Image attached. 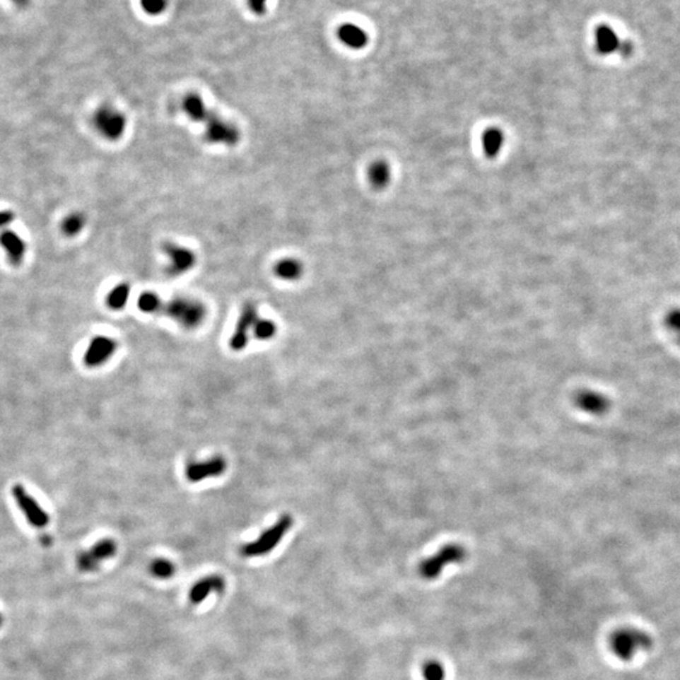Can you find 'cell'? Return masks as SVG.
I'll list each match as a JSON object with an SVG mask.
<instances>
[{
    "label": "cell",
    "instance_id": "obj_11",
    "mask_svg": "<svg viewBox=\"0 0 680 680\" xmlns=\"http://www.w3.org/2000/svg\"><path fill=\"white\" fill-rule=\"evenodd\" d=\"M116 346H117L115 340L111 339L109 336H104V335L95 336L87 348L83 360L88 367L101 365L105 362H107L110 357L115 353Z\"/></svg>",
    "mask_w": 680,
    "mask_h": 680
},
{
    "label": "cell",
    "instance_id": "obj_7",
    "mask_svg": "<svg viewBox=\"0 0 680 680\" xmlns=\"http://www.w3.org/2000/svg\"><path fill=\"white\" fill-rule=\"evenodd\" d=\"M163 251L167 256V271L170 276L184 275L196 265L197 257L189 248L179 246L175 243H165Z\"/></svg>",
    "mask_w": 680,
    "mask_h": 680
},
{
    "label": "cell",
    "instance_id": "obj_14",
    "mask_svg": "<svg viewBox=\"0 0 680 680\" xmlns=\"http://www.w3.org/2000/svg\"><path fill=\"white\" fill-rule=\"evenodd\" d=\"M116 553V544L111 539H104L98 542L96 546H93L87 553H83L80 558L81 568L83 570H93L96 565L110 558Z\"/></svg>",
    "mask_w": 680,
    "mask_h": 680
},
{
    "label": "cell",
    "instance_id": "obj_25",
    "mask_svg": "<svg viewBox=\"0 0 680 680\" xmlns=\"http://www.w3.org/2000/svg\"><path fill=\"white\" fill-rule=\"evenodd\" d=\"M85 225V217L80 213L69 214L62 222V231L66 236H76Z\"/></svg>",
    "mask_w": 680,
    "mask_h": 680
},
{
    "label": "cell",
    "instance_id": "obj_5",
    "mask_svg": "<svg viewBox=\"0 0 680 680\" xmlns=\"http://www.w3.org/2000/svg\"><path fill=\"white\" fill-rule=\"evenodd\" d=\"M467 557V551L457 544H449L441 548L438 553L422 561L418 572L425 580H435L440 576L445 567L460 563Z\"/></svg>",
    "mask_w": 680,
    "mask_h": 680
},
{
    "label": "cell",
    "instance_id": "obj_6",
    "mask_svg": "<svg viewBox=\"0 0 680 680\" xmlns=\"http://www.w3.org/2000/svg\"><path fill=\"white\" fill-rule=\"evenodd\" d=\"M93 125L105 139L116 141L125 133L127 117L115 107L104 105L95 112Z\"/></svg>",
    "mask_w": 680,
    "mask_h": 680
},
{
    "label": "cell",
    "instance_id": "obj_21",
    "mask_svg": "<svg viewBox=\"0 0 680 680\" xmlns=\"http://www.w3.org/2000/svg\"><path fill=\"white\" fill-rule=\"evenodd\" d=\"M129 295H130L129 283H122L116 285L115 288L110 291L107 298H106L107 306L112 310H122V309H124V306L127 305Z\"/></svg>",
    "mask_w": 680,
    "mask_h": 680
},
{
    "label": "cell",
    "instance_id": "obj_1",
    "mask_svg": "<svg viewBox=\"0 0 680 680\" xmlns=\"http://www.w3.org/2000/svg\"><path fill=\"white\" fill-rule=\"evenodd\" d=\"M183 111L192 122L204 124V139L214 145L235 146L240 141V131L233 124L225 122L213 110H209L203 98L197 93H189L183 100Z\"/></svg>",
    "mask_w": 680,
    "mask_h": 680
},
{
    "label": "cell",
    "instance_id": "obj_19",
    "mask_svg": "<svg viewBox=\"0 0 680 680\" xmlns=\"http://www.w3.org/2000/svg\"><path fill=\"white\" fill-rule=\"evenodd\" d=\"M368 179L375 189H383L391 182V168L386 162H375L369 167Z\"/></svg>",
    "mask_w": 680,
    "mask_h": 680
},
{
    "label": "cell",
    "instance_id": "obj_24",
    "mask_svg": "<svg viewBox=\"0 0 680 680\" xmlns=\"http://www.w3.org/2000/svg\"><path fill=\"white\" fill-rule=\"evenodd\" d=\"M252 330H254L256 339L270 340L274 338V335L276 334L277 327L276 324L274 323L272 320L259 319V320L254 323Z\"/></svg>",
    "mask_w": 680,
    "mask_h": 680
},
{
    "label": "cell",
    "instance_id": "obj_2",
    "mask_svg": "<svg viewBox=\"0 0 680 680\" xmlns=\"http://www.w3.org/2000/svg\"><path fill=\"white\" fill-rule=\"evenodd\" d=\"M652 644V636L640 628H620L610 638L611 652L623 662H630L638 652L650 650Z\"/></svg>",
    "mask_w": 680,
    "mask_h": 680
},
{
    "label": "cell",
    "instance_id": "obj_8",
    "mask_svg": "<svg viewBox=\"0 0 680 680\" xmlns=\"http://www.w3.org/2000/svg\"><path fill=\"white\" fill-rule=\"evenodd\" d=\"M227 470V462L222 456H213L204 462H189L185 467V476L191 483H199L208 478H218Z\"/></svg>",
    "mask_w": 680,
    "mask_h": 680
},
{
    "label": "cell",
    "instance_id": "obj_29",
    "mask_svg": "<svg viewBox=\"0 0 680 680\" xmlns=\"http://www.w3.org/2000/svg\"><path fill=\"white\" fill-rule=\"evenodd\" d=\"M247 3L248 8H250L251 12L254 13L256 16H262V14L266 12L267 0H247Z\"/></svg>",
    "mask_w": 680,
    "mask_h": 680
},
{
    "label": "cell",
    "instance_id": "obj_12",
    "mask_svg": "<svg viewBox=\"0 0 680 680\" xmlns=\"http://www.w3.org/2000/svg\"><path fill=\"white\" fill-rule=\"evenodd\" d=\"M623 41L619 38L616 30L609 24H599L594 30V47L596 51L602 56H610L612 53L620 52Z\"/></svg>",
    "mask_w": 680,
    "mask_h": 680
},
{
    "label": "cell",
    "instance_id": "obj_20",
    "mask_svg": "<svg viewBox=\"0 0 680 680\" xmlns=\"http://www.w3.org/2000/svg\"><path fill=\"white\" fill-rule=\"evenodd\" d=\"M504 141H505L504 134L499 129L496 127L488 129L481 138V144H483L485 154L489 158H496L503 149Z\"/></svg>",
    "mask_w": 680,
    "mask_h": 680
},
{
    "label": "cell",
    "instance_id": "obj_22",
    "mask_svg": "<svg viewBox=\"0 0 680 680\" xmlns=\"http://www.w3.org/2000/svg\"><path fill=\"white\" fill-rule=\"evenodd\" d=\"M150 573L156 578L168 580L175 573V565L173 562L165 558H156L150 563Z\"/></svg>",
    "mask_w": 680,
    "mask_h": 680
},
{
    "label": "cell",
    "instance_id": "obj_3",
    "mask_svg": "<svg viewBox=\"0 0 680 680\" xmlns=\"http://www.w3.org/2000/svg\"><path fill=\"white\" fill-rule=\"evenodd\" d=\"M184 329H196L202 325L207 317V309L201 301L192 298H174L162 303L160 312Z\"/></svg>",
    "mask_w": 680,
    "mask_h": 680
},
{
    "label": "cell",
    "instance_id": "obj_4",
    "mask_svg": "<svg viewBox=\"0 0 680 680\" xmlns=\"http://www.w3.org/2000/svg\"><path fill=\"white\" fill-rule=\"evenodd\" d=\"M293 525L294 519L285 514L279 518L275 524L261 533L256 541L243 544L240 552L246 558H254L270 553L279 546V543L283 541V537L286 536Z\"/></svg>",
    "mask_w": 680,
    "mask_h": 680
},
{
    "label": "cell",
    "instance_id": "obj_27",
    "mask_svg": "<svg viewBox=\"0 0 680 680\" xmlns=\"http://www.w3.org/2000/svg\"><path fill=\"white\" fill-rule=\"evenodd\" d=\"M140 6L146 14L156 17L165 12L168 0H140Z\"/></svg>",
    "mask_w": 680,
    "mask_h": 680
},
{
    "label": "cell",
    "instance_id": "obj_13",
    "mask_svg": "<svg viewBox=\"0 0 680 680\" xmlns=\"http://www.w3.org/2000/svg\"><path fill=\"white\" fill-rule=\"evenodd\" d=\"M225 580L222 577L217 576V575L204 577L191 588L189 601L193 605L202 604L203 601L207 599L209 594H213V592L222 594L225 591Z\"/></svg>",
    "mask_w": 680,
    "mask_h": 680
},
{
    "label": "cell",
    "instance_id": "obj_16",
    "mask_svg": "<svg viewBox=\"0 0 680 680\" xmlns=\"http://www.w3.org/2000/svg\"><path fill=\"white\" fill-rule=\"evenodd\" d=\"M0 246L6 250L8 259L13 265H19L25 254V243L16 232L4 231L0 233Z\"/></svg>",
    "mask_w": 680,
    "mask_h": 680
},
{
    "label": "cell",
    "instance_id": "obj_31",
    "mask_svg": "<svg viewBox=\"0 0 680 680\" xmlns=\"http://www.w3.org/2000/svg\"><path fill=\"white\" fill-rule=\"evenodd\" d=\"M13 6H17L18 9H24L30 4V0H8Z\"/></svg>",
    "mask_w": 680,
    "mask_h": 680
},
{
    "label": "cell",
    "instance_id": "obj_17",
    "mask_svg": "<svg viewBox=\"0 0 680 680\" xmlns=\"http://www.w3.org/2000/svg\"><path fill=\"white\" fill-rule=\"evenodd\" d=\"M576 404L582 411L587 412V414H592V415H601V414L606 412V409H609L607 398L604 397L599 393L591 392V391H583V392L578 393L576 397Z\"/></svg>",
    "mask_w": 680,
    "mask_h": 680
},
{
    "label": "cell",
    "instance_id": "obj_9",
    "mask_svg": "<svg viewBox=\"0 0 680 680\" xmlns=\"http://www.w3.org/2000/svg\"><path fill=\"white\" fill-rule=\"evenodd\" d=\"M259 320V312L254 304H246L243 306L241 315L237 322L236 330L232 334L230 346L232 351L240 352L245 349L248 343V332L254 328V323Z\"/></svg>",
    "mask_w": 680,
    "mask_h": 680
},
{
    "label": "cell",
    "instance_id": "obj_15",
    "mask_svg": "<svg viewBox=\"0 0 680 680\" xmlns=\"http://www.w3.org/2000/svg\"><path fill=\"white\" fill-rule=\"evenodd\" d=\"M339 41L352 49H362L368 43V35L357 24L344 23L338 29Z\"/></svg>",
    "mask_w": 680,
    "mask_h": 680
},
{
    "label": "cell",
    "instance_id": "obj_18",
    "mask_svg": "<svg viewBox=\"0 0 680 680\" xmlns=\"http://www.w3.org/2000/svg\"><path fill=\"white\" fill-rule=\"evenodd\" d=\"M275 275L285 281H296L304 274L301 262L295 259H281L275 266Z\"/></svg>",
    "mask_w": 680,
    "mask_h": 680
},
{
    "label": "cell",
    "instance_id": "obj_26",
    "mask_svg": "<svg viewBox=\"0 0 680 680\" xmlns=\"http://www.w3.org/2000/svg\"><path fill=\"white\" fill-rule=\"evenodd\" d=\"M445 668L442 667V664L438 663V662H427L423 668H422V675L425 680H444L445 679Z\"/></svg>",
    "mask_w": 680,
    "mask_h": 680
},
{
    "label": "cell",
    "instance_id": "obj_10",
    "mask_svg": "<svg viewBox=\"0 0 680 680\" xmlns=\"http://www.w3.org/2000/svg\"><path fill=\"white\" fill-rule=\"evenodd\" d=\"M13 496L16 498V502L23 512L24 515L28 519L30 524L42 528L48 524L49 518L46 512L42 509L38 503L35 502L32 496L27 494V491L22 485H16L13 489Z\"/></svg>",
    "mask_w": 680,
    "mask_h": 680
},
{
    "label": "cell",
    "instance_id": "obj_23",
    "mask_svg": "<svg viewBox=\"0 0 680 680\" xmlns=\"http://www.w3.org/2000/svg\"><path fill=\"white\" fill-rule=\"evenodd\" d=\"M163 300L154 293H144L138 299V307L146 314H154L160 312Z\"/></svg>",
    "mask_w": 680,
    "mask_h": 680
},
{
    "label": "cell",
    "instance_id": "obj_28",
    "mask_svg": "<svg viewBox=\"0 0 680 680\" xmlns=\"http://www.w3.org/2000/svg\"><path fill=\"white\" fill-rule=\"evenodd\" d=\"M665 327L680 344V309L669 312L665 317Z\"/></svg>",
    "mask_w": 680,
    "mask_h": 680
},
{
    "label": "cell",
    "instance_id": "obj_30",
    "mask_svg": "<svg viewBox=\"0 0 680 680\" xmlns=\"http://www.w3.org/2000/svg\"><path fill=\"white\" fill-rule=\"evenodd\" d=\"M14 219V214L9 211H0V228L12 223Z\"/></svg>",
    "mask_w": 680,
    "mask_h": 680
}]
</instances>
